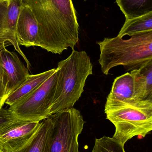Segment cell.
Returning a JSON list of instances; mask_svg holds the SVG:
<instances>
[{
    "mask_svg": "<svg viewBox=\"0 0 152 152\" xmlns=\"http://www.w3.org/2000/svg\"><path fill=\"white\" fill-rule=\"evenodd\" d=\"M104 113L115 127L112 137L124 145L134 137H145L152 131V100L106 102Z\"/></svg>",
    "mask_w": 152,
    "mask_h": 152,
    "instance_id": "cell-4",
    "label": "cell"
},
{
    "mask_svg": "<svg viewBox=\"0 0 152 152\" xmlns=\"http://www.w3.org/2000/svg\"><path fill=\"white\" fill-rule=\"evenodd\" d=\"M52 128V120L50 116L41 121L40 126L33 138L16 152H48Z\"/></svg>",
    "mask_w": 152,
    "mask_h": 152,
    "instance_id": "cell-14",
    "label": "cell"
},
{
    "mask_svg": "<svg viewBox=\"0 0 152 152\" xmlns=\"http://www.w3.org/2000/svg\"><path fill=\"white\" fill-rule=\"evenodd\" d=\"M58 76L59 72L56 68V71L30 95L10 106L9 110L17 119L41 121L50 116Z\"/></svg>",
    "mask_w": 152,
    "mask_h": 152,
    "instance_id": "cell-6",
    "label": "cell"
},
{
    "mask_svg": "<svg viewBox=\"0 0 152 152\" xmlns=\"http://www.w3.org/2000/svg\"><path fill=\"white\" fill-rule=\"evenodd\" d=\"M6 44H7V42L0 39V50L5 47Z\"/></svg>",
    "mask_w": 152,
    "mask_h": 152,
    "instance_id": "cell-20",
    "label": "cell"
},
{
    "mask_svg": "<svg viewBox=\"0 0 152 152\" xmlns=\"http://www.w3.org/2000/svg\"><path fill=\"white\" fill-rule=\"evenodd\" d=\"M38 36V25L30 8L23 3L16 25V36L19 45L35 46Z\"/></svg>",
    "mask_w": 152,
    "mask_h": 152,
    "instance_id": "cell-10",
    "label": "cell"
},
{
    "mask_svg": "<svg viewBox=\"0 0 152 152\" xmlns=\"http://www.w3.org/2000/svg\"><path fill=\"white\" fill-rule=\"evenodd\" d=\"M38 22V36L35 46L60 54L74 49L79 42L76 12L72 0H22Z\"/></svg>",
    "mask_w": 152,
    "mask_h": 152,
    "instance_id": "cell-1",
    "label": "cell"
},
{
    "mask_svg": "<svg viewBox=\"0 0 152 152\" xmlns=\"http://www.w3.org/2000/svg\"><path fill=\"white\" fill-rule=\"evenodd\" d=\"M126 17L132 19L152 12V0H115Z\"/></svg>",
    "mask_w": 152,
    "mask_h": 152,
    "instance_id": "cell-16",
    "label": "cell"
},
{
    "mask_svg": "<svg viewBox=\"0 0 152 152\" xmlns=\"http://www.w3.org/2000/svg\"><path fill=\"white\" fill-rule=\"evenodd\" d=\"M134 79V98L152 100V61L131 71Z\"/></svg>",
    "mask_w": 152,
    "mask_h": 152,
    "instance_id": "cell-12",
    "label": "cell"
},
{
    "mask_svg": "<svg viewBox=\"0 0 152 152\" xmlns=\"http://www.w3.org/2000/svg\"><path fill=\"white\" fill-rule=\"evenodd\" d=\"M53 128L48 152H79L78 137L85 121L74 108L51 115Z\"/></svg>",
    "mask_w": 152,
    "mask_h": 152,
    "instance_id": "cell-5",
    "label": "cell"
},
{
    "mask_svg": "<svg viewBox=\"0 0 152 152\" xmlns=\"http://www.w3.org/2000/svg\"><path fill=\"white\" fill-rule=\"evenodd\" d=\"M41 121L18 120L0 133V148L3 152H16L35 134Z\"/></svg>",
    "mask_w": 152,
    "mask_h": 152,
    "instance_id": "cell-7",
    "label": "cell"
},
{
    "mask_svg": "<svg viewBox=\"0 0 152 152\" xmlns=\"http://www.w3.org/2000/svg\"><path fill=\"white\" fill-rule=\"evenodd\" d=\"M0 152H3L2 151L1 149V148H0Z\"/></svg>",
    "mask_w": 152,
    "mask_h": 152,
    "instance_id": "cell-21",
    "label": "cell"
},
{
    "mask_svg": "<svg viewBox=\"0 0 152 152\" xmlns=\"http://www.w3.org/2000/svg\"><path fill=\"white\" fill-rule=\"evenodd\" d=\"M97 44L100 49L99 62L106 75L115 67L122 66L132 71L152 61V32L134 36L127 40L118 36L107 37Z\"/></svg>",
    "mask_w": 152,
    "mask_h": 152,
    "instance_id": "cell-2",
    "label": "cell"
},
{
    "mask_svg": "<svg viewBox=\"0 0 152 152\" xmlns=\"http://www.w3.org/2000/svg\"><path fill=\"white\" fill-rule=\"evenodd\" d=\"M134 79L128 72L115 79L106 102H128L134 99Z\"/></svg>",
    "mask_w": 152,
    "mask_h": 152,
    "instance_id": "cell-13",
    "label": "cell"
},
{
    "mask_svg": "<svg viewBox=\"0 0 152 152\" xmlns=\"http://www.w3.org/2000/svg\"><path fill=\"white\" fill-rule=\"evenodd\" d=\"M8 80L7 76L0 66V109L3 108L8 96L7 86Z\"/></svg>",
    "mask_w": 152,
    "mask_h": 152,
    "instance_id": "cell-19",
    "label": "cell"
},
{
    "mask_svg": "<svg viewBox=\"0 0 152 152\" xmlns=\"http://www.w3.org/2000/svg\"><path fill=\"white\" fill-rule=\"evenodd\" d=\"M18 120L9 109H0V133Z\"/></svg>",
    "mask_w": 152,
    "mask_h": 152,
    "instance_id": "cell-18",
    "label": "cell"
},
{
    "mask_svg": "<svg viewBox=\"0 0 152 152\" xmlns=\"http://www.w3.org/2000/svg\"><path fill=\"white\" fill-rule=\"evenodd\" d=\"M93 69L90 58L84 51L73 49L67 58L59 61L58 81L50 116L73 108L84 92L87 79L93 75Z\"/></svg>",
    "mask_w": 152,
    "mask_h": 152,
    "instance_id": "cell-3",
    "label": "cell"
},
{
    "mask_svg": "<svg viewBox=\"0 0 152 152\" xmlns=\"http://www.w3.org/2000/svg\"><path fill=\"white\" fill-rule=\"evenodd\" d=\"M124 145L113 137L104 136L95 139L92 152H126Z\"/></svg>",
    "mask_w": 152,
    "mask_h": 152,
    "instance_id": "cell-17",
    "label": "cell"
},
{
    "mask_svg": "<svg viewBox=\"0 0 152 152\" xmlns=\"http://www.w3.org/2000/svg\"><path fill=\"white\" fill-rule=\"evenodd\" d=\"M151 32H152V12L126 20L117 36L122 38L126 35L132 37Z\"/></svg>",
    "mask_w": 152,
    "mask_h": 152,
    "instance_id": "cell-15",
    "label": "cell"
},
{
    "mask_svg": "<svg viewBox=\"0 0 152 152\" xmlns=\"http://www.w3.org/2000/svg\"><path fill=\"white\" fill-rule=\"evenodd\" d=\"M0 66L8 79V96L26 80L29 73L17 54L5 47L0 50Z\"/></svg>",
    "mask_w": 152,
    "mask_h": 152,
    "instance_id": "cell-9",
    "label": "cell"
},
{
    "mask_svg": "<svg viewBox=\"0 0 152 152\" xmlns=\"http://www.w3.org/2000/svg\"><path fill=\"white\" fill-rule=\"evenodd\" d=\"M23 3L22 0H0V39L10 43L29 68V61L20 48L16 36L17 20Z\"/></svg>",
    "mask_w": 152,
    "mask_h": 152,
    "instance_id": "cell-8",
    "label": "cell"
},
{
    "mask_svg": "<svg viewBox=\"0 0 152 152\" xmlns=\"http://www.w3.org/2000/svg\"><path fill=\"white\" fill-rule=\"evenodd\" d=\"M56 70V68L53 69L37 75H29L17 89L7 96L5 104L10 106L21 102L38 88Z\"/></svg>",
    "mask_w": 152,
    "mask_h": 152,
    "instance_id": "cell-11",
    "label": "cell"
}]
</instances>
